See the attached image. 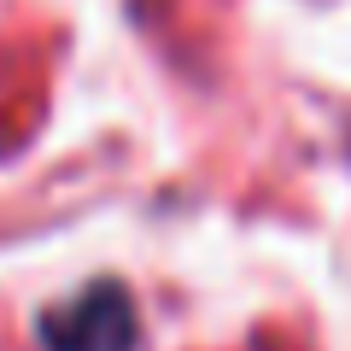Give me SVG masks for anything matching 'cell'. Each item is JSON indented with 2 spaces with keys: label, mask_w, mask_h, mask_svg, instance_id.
Instances as JSON below:
<instances>
[{
  "label": "cell",
  "mask_w": 351,
  "mask_h": 351,
  "mask_svg": "<svg viewBox=\"0 0 351 351\" xmlns=\"http://www.w3.org/2000/svg\"><path fill=\"white\" fill-rule=\"evenodd\" d=\"M36 339L41 351H135L141 311L123 281H88L82 293H71L36 316Z\"/></svg>",
  "instance_id": "obj_1"
}]
</instances>
